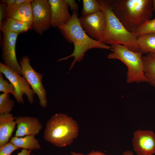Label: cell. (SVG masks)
Returning <instances> with one entry per match:
<instances>
[{
    "label": "cell",
    "mask_w": 155,
    "mask_h": 155,
    "mask_svg": "<svg viewBox=\"0 0 155 155\" xmlns=\"http://www.w3.org/2000/svg\"><path fill=\"white\" fill-rule=\"evenodd\" d=\"M58 28L65 39L74 45V50L71 55L57 61H60L73 57L69 71L76 62H79L83 60L85 53L89 50L98 48L112 51L111 46L94 40L86 34L80 25L77 11H73L70 20Z\"/></svg>",
    "instance_id": "1"
},
{
    "label": "cell",
    "mask_w": 155,
    "mask_h": 155,
    "mask_svg": "<svg viewBox=\"0 0 155 155\" xmlns=\"http://www.w3.org/2000/svg\"><path fill=\"white\" fill-rule=\"evenodd\" d=\"M113 11L125 28L134 33L153 15L152 0H109Z\"/></svg>",
    "instance_id": "2"
},
{
    "label": "cell",
    "mask_w": 155,
    "mask_h": 155,
    "mask_svg": "<svg viewBox=\"0 0 155 155\" xmlns=\"http://www.w3.org/2000/svg\"><path fill=\"white\" fill-rule=\"evenodd\" d=\"M106 18V25L100 42L106 44H120L134 52L141 51L134 33L129 32L114 13L109 0H98Z\"/></svg>",
    "instance_id": "3"
},
{
    "label": "cell",
    "mask_w": 155,
    "mask_h": 155,
    "mask_svg": "<svg viewBox=\"0 0 155 155\" xmlns=\"http://www.w3.org/2000/svg\"><path fill=\"white\" fill-rule=\"evenodd\" d=\"M77 122L67 114L58 113L52 115L46 125L44 138L46 141L59 147L70 145L78 135Z\"/></svg>",
    "instance_id": "4"
},
{
    "label": "cell",
    "mask_w": 155,
    "mask_h": 155,
    "mask_svg": "<svg viewBox=\"0 0 155 155\" xmlns=\"http://www.w3.org/2000/svg\"><path fill=\"white\" fill-rule=\"evenodd\" d=\"M111 46L113 52L108 54L107 58L118 59L126 65L127 68V83L148 82L144 72L142 56L143 53L141 51L134 52L120 44H113Z\"/></svg>",
    "instance_id": "5"
},
{
    "label": "cell",
    "mask_w": 155,
    "mask_h": 155,
    "mask_svg": "<svg viewBox=\"0 0 155 155\" xmlns=\"http://www.w3.org/2000/svg\"><path fill=\"white\" fill-rule=\"evenodd\" d=\"M22 69V75L26 79L34 94L37 96L39 105L45 108L47 105L46 91L42 83L43 75L35 71L30 63L27 55L22 57L20 61Z\"/></svg>",
    "instance_id": "6"
},
{
    "label": "cell",
    "mask_w": 155,
    "mask_h": 155,
    "mask_svg": "<svg viewBox=\"0 0 155 155\" xmlns=\"http://www.w3.org/2000/svg\"><path fill=\"white\" fill-rule=\"evenodd\" d=\"M32 21L31 29L42 35L51 26V11L47 0H33L31 3Z\"/></svg>",
    "instance_id": "7"
},
{
    "label": "cell",
    "mask_w": 155,
    "mask_h": 155,
    "mask_svg": "<svg viewBox=\"0 0 155 155\" xmlns=\"http://www.w3.org/2000/svg\"><path fill=\"white\" fill-rule=\"evenodd\" d=\"M0 72H1L15 87L16 92L15 98L19 104L24 103L23 97L24 94L26 96L30 104H32L34 103L35 94L27 81L23 76H22L1 62L0 63Z\"/></svg>",
    "instance_id": "8"
},
{
    "label": "cell",
    "mask_w": 155,
    "mask_h": 155,
    "mask_svg": "<svg viewBox=\"0 0 155 155\" xmlns=\"http://www.w3.org/2000/svg\"><path fill=\"white\" fill-rule=\"evenodd\" d=\"M19 34L11 32H2V57L3 63L22 75V69L16 57V47Z\"/></svg>",
    "instance_id": "9"
},
{
    "label": "cell",
    "mask_w": 155,
    "mask_h": 155,
    "mask_svg": "<svg viewBox=\"0 0 155 155\" xmlns=\"http://www.w3.org/2000/svg\"><path fill=\"white\" fill-rule=\"evenodd\" d=\"M80 25L86 34L92 39L100 41L106 25L104 14L102 11L79 18Z\"/></svg>",
    "instance_id": "10"
},
{
    "label": "cell",
    "mask_w": 155,
    "mask_h": 155,
    "mask_svg": "<svg viewBox=\"0 0 155 155\" xmlns=\"http://www.w3.org/2000/svg\"><path fill=\"white\" fill-rule=\"evenodd\" d=\"M132 142L133 149L137 155H152L155 154V134L152 131H135L133 133Z\"/></svg>",
    "instance_id": "11"
},
{
    "label": "cell",
    "mask_w": 155,
    "mask_h": 155,
    "mask_svg": "<svg viewBox=\"0 0 155 155\" xmlns=\"http://www.w3.org/2000/svg\"><path fill=\"white\" fill-rule=\"evenodd\" d=\"M51 11V26L58 28L67 23L71 20L69 6L65 0H49Z\"/></svg>",
    "instance_id": "12"
},
{
    "label": "cell",
    "mask_w": 155,
    "mask_h": 155,
    "mask_svg": "<svg viewBox=\"0 0 155 155\" xmlns=\"http://www.w3.org/2000/svg\"><path fill=\"white\" fill-rule=\"evenodd\" d=\"M17 129L15 136L22 137L27 135L35 136L39 133L43 126L36 117L19 116L15 117Z\"/></svg>",
    "instance_id": "13"
},
{
    "label": "cell",
    "mask_w": 155,
    "mask_h": 155,
    "mask_svg": "<svg viewBox=\"0 0 155 155\" xmlns=\"http://www.w3.org/2000/svg\"><path fill=\"white\" fill-rule=\"evenodd\" d=\"M31 3L7 6L5 18H11L22 21L32 22Z\"/></svg>",
    "instance_id": "14"
},
{
    "label": "cell",
    "mask_w": 155,
    "mask_h": 155,
    "mask_svg": "<svg viewBox=\"0 0 155 155\" xmlns=\"http://www.w3.org/2000/svg\"><path fill=\"white\" fill-rule=\"evenodd\" d=\"M15 117L11 113L0 114V147L11 137L16 125Z\"/></svg>",
    "instance_id": "15"
},
{
    "label": "cell",
    "mask_w": 155,
    "mask_h": 155,
    "mask_svg": "<svg viewBox=\"0 0 155 155\" xmlns=\"http://www.w3.org/2000/svg\"><path fill=\"white\" fill-rule=\"evenodd\" d=\"M32 22L22 21L11 18H5L0 25V31H9L19 34L31 29Z\"/></svg>",
    "instance_id": "16"
},
{
    "label": "cell",
    "mask_w": 155,
    "mask_h": 155,
    "mask_svg": "<svg viewBox=\"0 0 155 155\" xmlns=\"http://www.w3.org/2000/svg\"><path fill=\"white\" fill-rule=\"evenodd\" d=\"M10 142L19 148L32 150H39L41 148L39 141L34 135H27L24 137L14 136L11 138Z\"/></svg>",
    "instance_id": "17"
},
{
    "label": "cell",
    "mask_w": 155,
    "mask_h": 155,
    "mask_svg": "<svg viewBox=\"0 0 155 155\" xmlns=\"http://www.w3.org/2000/svg\"><path fill=\"white\" fill-rule=\"evenodd\" d=\"M144 70L148 82L155 88V54L142 56Z\"/></svg>",
    "instance_id": "18"
},
{
    "label": "cell",
    "mask_w": 155,
    "mask_h": 155,
    "mask_svg": "<svg viewBox=\"0 0 155 155\" xmlns=\"http://www.w3.org/2000/svg\"><path fill=\"white\" fill-rule=\"evenodd\" d=\"M137 42L143 54H155V33L147 34L137 37Z\"/></svg>",
    "instance_id": "19"
},
{
    "label": "cell",
    "mask_w": 155,
    "mask_h": 155,
    "mask_svg": "<svg viewBox=\"0 0 155 155\" xmlns=\"http://www.w3.org/2000/svg\"><path fill=\"white\" fill-rule=\"evenodd\" d=\"M83 7L81 11L82 16H85L102 11V6L97 0H83Z\"/></svg>",
    "instance_id": "20"
},
{
    "label": "cell",
    "mask_w": 155,
    "mask_h": 155,
    "mask_svg": "<svg viewBox=\"0 0 155 155\" xmlns=\"http://www.w3.org/2000/svg\"><path fill=\"white\" fill-rule=\"evenodd\" d=\"M14 102L10 97L9 94H0V114L10 113L14 106Z\"/></svg>",
    "instance_id": "21"
},
{
    "label": "cell",
    "mask_w": 155,
    "mask_h": 155,
    "mask_svg": "<svg viewBox=\"0 0 155 155\" xmlns=\"http://www.w3.org/2000/svg\"><path fill=\"white\" fill-rule=\"evenodd\" d=\"M150 33H155V18L149 20L141 24L134 33L137 38Z\"/></svg>",
    "instance_id": "22"
},
{
    "label": "cell",
    "mask_w": 155,
    "mask_h": 155,
    "mask_svg": "<svg viewBox=\"0 0 155 155\" xmlns=\"http://www.w3.org/2000/svg\"><path fill=\"white\" fill-rule=\"evenodd\" d=\"M3 75L0 72V92L6 94L11 93L15 97L16 94L15 87L11 83L4 79Z\"/></svg>",
    "instance_id": "23"
},
{
    "label": "cell",
    "mask_w": 155,
    "mask_h": 155,
    "mask_svg": "<svg viewBox=\"0 0 155 155\" xmlns=\"http://www.w3.org/2000/svg\"><path fill=\"white\" fill-rule=\"evenodd\" d=\"M19 148L10 142H7L0 147V155H10Z\"/></svg>",
    "instance_id": "24"
},
{
    "label": "cell",
    "mask_w": 155,
    "mask_h": 155,
    "mask_svg": "<svg viewBox=\"0 0 155 155\" xmlns=\"http://www.w3.org/2000/svg\"><path fill=\"white\" fill-rule=\"evenodd\" d=\"M7 5L3 3H0V25L5 18Z\"/></svg>",
    "instance_id": "25"
},
{
    "label": "cell",
    "mask_w": 155,
    "mask_h": 155,
    "mask_svg": "<svg viewBox=\"0 0 155 155\" xmlns=\"http://www.w3.org/2000/svg\"><path fill=\"white\" fill-rule=\"evenodd\" d=\"M71 155H106V154L100 151L92 150L87 154H84L80 152H77L73 151L71 152Z\"/></svg>",
    "instance_id": "26"
},
{
    "label": "cell",
    "mask_w": 155,
    "mask_h": 155,
    "mask_svg": "<svg viewBox=\"0 0 155 155\" xmlns=\"http://www.w3.org/2000/svg\"><path fill=\"white\" fill-rule=\"evenodd\" d=\"M68 4L70 9L72 11H77L79 10L78 5L74 0H65Z\"/></svg>",
    "instance_id": "27"
},
{
    "label": "cell",
    "mask_w": 155,
    "mask_h": 155,
    "mask_svg": "<svg viewBox=\"0 0 155 155\" xmlns=\"http://www.w3.org/2000/svg\"><path fill=\"white\" fill-rule=\"evenodd\" d=\"M15 0H2L1 3L6 5L7 6L14 5Z\"/></svg>",
    "instance_id": "28"
},
{
    "label": "cell",
    "mask_w": 155,
    "mask_h": 155,
    "mask_svg": "<svg viewBox=\"0 0 155 155\" xmlns=\"http://www.w3.org/2000/svg\"><path fill=\"white\" fill-rule=\"evenodd\" d=\"M32 150L22 149L17 155H30Z\"/></svg>",
    "instance_id": "29"
},
{
    "label": "cell",
    "mask_w": 155,
    "mask_h": 155,
    "mask_svg": "<svg viewBox=\"0 0 155 155\" xmlns=\"http://www.w3.org/2000/svg\"><path fill=\"white\" fill-rule=\"evenodd\" d=\"M33 0H15L14 5H17L25 3H31Z\"/></svg>",
    "instance_id": "30"
},
{
    "label": "cell",
    "mask_w": 155,
    "mask_h": 155,
    "mask_svg": "<svg viewBox=\"0 0 155 155\" xmlns=\"http://www.w3.org/2000/svg\"><path fill=\"white\" fill-rule=\"evenodd\" d=\"M122 155H134V154L131 151L128 150L124 152Z\"/></svg>",
    "instance_id": "31"
},
{
    "label": "cell",
    "mask_w": 155,
    "mask_h": 155,
    "mask_svg": "<svg viewBox=\"0 0 155 155\" xmlns=\"http://www.w3.org/2000/svg\"><path fill=\"white\" fill-rule=\"evenodd\" d=\"M152 10L153 12L155 11V0H153L152 2Z\"/></svg>",
    "instance_id": "32"
},
{
    "label": "cell",
    "mask_w": 155,
    "mask_h": 155,
    "mask_svg": "<svg viewBox=\"0 0 155 155\" xmlns=\"http://www.w3.org/2000/svg\"><path fill=\"white\" fill-rule=\"evenodd\" d=\"M31 155H34V154H31Z\"/></svg>",
    "instance_id": "33"
},
{
    "label": "cell",
    "mask_w": 155,
    "mask_h": 155,
    "mask_svg": "<svg viewBox=\"0 0 155 155\" xmlns=\"http://www.w3.org/2000/svg\"><path fill=\"white\" fill-rule=\"evenodd\" d=\"M67 155V154H65V155Z\"/></svg>",
    "instance_id": "34"
},
{
    "label": "cell",
    "mask_w": 155,
    "mask_h": 155,
    "mask_svg": "<svg viewBox=\"0 0 155 155\" xmlns=\"http://www.w3.org/2000/svg\"><path fill=\"white\" fill-rule=\"evenodd\" d=\"M154 12H155V11H154Z\"/></svg>",
    "instance_id": "35"
}]
</instances>
